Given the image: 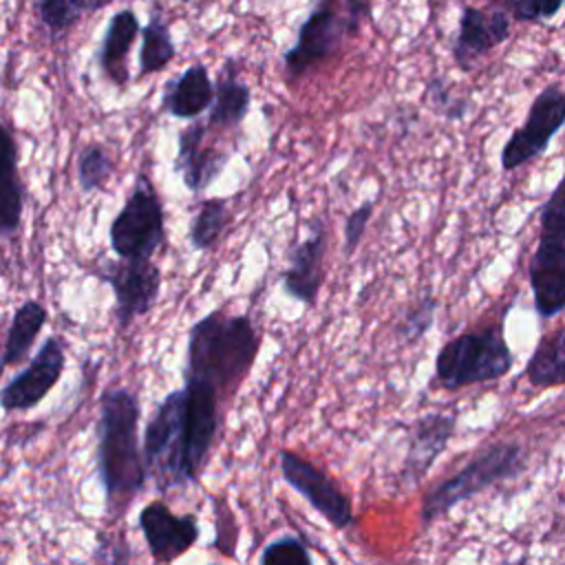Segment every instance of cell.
Masks as SVG:
<instances>
[{"mask_svg":"<svg viewBox=\"0 0 565 565\" xmlns=\"http://www.w3.org/2000/svg\"><path fill=\"white\" fill-rule=\"evenodd\" d=\"M141 406L135 391L110 386L99 397L97 419V477L106 492L108 508L137 497L148 468L143 446H139Z\"/></svg>","mask_w":565,"mask_h":565,"instance_id":"obj_1","label":"cell"},{"mask_svg":"<svg viewBox=\"0 0 565 565\" xmlns=\"http://www.w3.org/2000/svg\"><path fill=\"white\" fill-rule=\"evenodd\" d=\"M258 349L260 335L247 316L210 311L188 333L183 377L214 386L221 397L232 395L249 375Z\"/></svg>","mask_w":565,"mask_h":565,"instance_id":"obj_2","label":"cell"},{"mask_svg":"<svg viewBox=\"0 0 565 565\" xmlns=\"http://www.w3.org/2000/svg\"><path fill=\"white\" fill-rule=\"evenodd\" d=\"M369 18L371 0H313L311 11L298 26L294 46L282 55L287 79L296 82L335 55L349 38L360 33Z\"/></svg>","mask_w":565,"mask_h":565,"instance_id":"obj_3","label":"cell"},{"mask_svg":"<svg viewBox=\"0 0 565 565\" xmlns=\"http://www.w3.org/2000/svg\"><path fill=\"white\" fill-rule=\"evenodd\" d=\"M514 355L503 320L450 338L435 355V382L446 391L501 380L512 371Z\"/></svg>","mask_w":565,"mask_h":565,"instance_id":"obj_4","label":"cell"},{"mask_svg":"<svg viewBox=\"0 0 565 565\" xmlns=\"http://www.w3.org/2000/svg\"><path fill=\"white\" fill-rule=\"evenodd\" d=\"M525 470V452L516 441H499L479 450L463 468L450 477L437 481L422 499L419 523L422 527L433 525L446 516L455 505L481 494L494 483L514 479Z\"/></svg>","mask_w":565,"mask_h":565,"instance_id":"obj_5","label":"cell"},{"mask_svg":"<svg viewBox=\"0 0 565 565\" xmlns=\"http://www.w3.org/2000/svg\"><path fill=\"white\" fill-rule=\"evenodd\" d=\"M527 280L539 318L545 320L565 309V174L541 207Z\"/></svg>","mask_w":565,"mask_h":565,"instance_id":"obj_6","label":"cell"},{"mask_svg":"<svg viewBox=\"0 0 565 565\" xmlns=\"http://www.w3.org/2000/svg\"><path fill=\"white\" fill-rule=\"evenodd\" d=\"M108 241L117 258H152L166 245L163 205L148 174L137 177L110 223Z\"/></svg>","mask_w":565,"mask_h":565,"instance_id":"obj_7","label":"cell"},{"mask_svg":"<svg viewBox=\"0 0 565 565\" xmlns=\"http://www.w3.org/2000/svg\"><path fill=\"white\" fill-rule=\"evenodd\" d=\"M143 457L148 477L161 490L188 486L183 466V393H168L154 408L143 430Z\"/></svg>","mask_w":565,"mask_h":565,"instance_id":"obj_8","label":"cell"},{"mask_svg":"<svg viewBox=\"0 0 565 565\" xmlns=\"http://www.w3.org/2000/svg\"><path fill=\"white\" fill-rule=\"evenodd\" d=\"M565 126V90L556 84L545 86L530 104L527 115L519 128L505 139L501 148L503 172L519 170L543 154L554 135Z\"/></svg>","mask_w":565,"mask_h":565,"instance_id":"obj_9","label":"cell"},{"mask_svg":"<svg viewBox=\"0 0 565 565\" xmlns=\"http://www.w3.org/2000/svg\"><path fill=\"white\" fill-rule=\"evenodd\" d=\"M97 274L115 294V320L119 329H128L137 318L152 311L161 291V269L152 258L106 260Z\"/></svg>","mask_w":565,"mask_h":565,"instance_id":"obj_10","label":"cell"},{"mask_svg":"<svg viewBox=\"0 0 565 565\" xmlns=\"http://www.w3.org/2000/svg\"><path fill=\"white\" fill-rule=\"evenodd\" d=\"M280 472L285 483L291 486L305 501H309V505L335 530H347L353 523L351 499L327 472H322L309 459L294 450H280Z\"/></svg>","mask_w":565,"mask_h":565,"instance_id":"obj_11","label":"cell"},{"mask_svg":"<svg viewBox=\"0 0 565 565\" xmlns=\"http://www.w3.org/2000/svg\"><path fill=\"white\" fill-rule=\"evenodd\" d=\"M66 364V351L57 335H49L29 364L0 388V406L4 413L35 408L60 382Z\"/></svg>","mask_w":565,"mask_h":565,"instance_id":"obj_12","label":"cell"},{"mask_svg":"<svg viewBox=\"0 0 565 565\" xmlns=\"http://www.w3.org/2000/svg\"><path fill=\"white\" fill-rule=\"evenodd\" d=\"M510 20L512 18L505 9H481L466 4L461 9L457 33L450 46L455 64L466 73L472 71L483 55H488L492 49H497L510 38Z\"/></svg>","mask_w":565,"mask_h":565,"instance_id":"obj_13","label":"cell"},{"mask_svg":"<svg viewBox=\"0 0 565 565\" xmlns=\"http://www.w3.org/2000/svg\"><path fill=\"white\" fill-rule=\"evenodd\" d=\"M139 527L150 556L170 563L199 541V523L192 514H174L163 501H150L139 512Z\"/></svg>","mask_w":565,"mask_h":565,"instance_id":"obj_14","label":"cell"},{"mask_svg":"<svg viewBox=\"0 0 565 565\" xmlns=\"http://www.w3.org/2000/svg\"><path fill=\"white\" fill-rule=\"evenodd\" d=\"M324 252H327V225L322 218H313L309 234L291 249L289 265L282 271V289L298 302L316 305L324 280Z\"/></svg>","mask_w":565,"mask_h":565,"instance_id":"obj_15","label":"cell"},{"mask_svg":"<svg viewBox=\"0 0 565 565\" xmlns=\"http://www.w3.org/2000/svg\"><path fill=\"white\" fill-rule=\"evenodd\" d=\"M455 428H457V419L455 415H448V413H428L413 424L408 435L404 468L399 475L406 488L417 486L428 475L437 457L446 450L448 441L452 439Z\"/></svg>","mask_w":565,"mask_h":565,"instance_id":"obj_16","label":"cell"},{"mask_svg":"<svg viewBox=\"0 0 565 565\" xmlns=\"http://www.w3.org/2000/svg\"><path fill=\"white\" fill-rule=\"evenodd\" d=\"M205 132L207 126L194 121L179 132L177 143L174 168L181 174L183 185L194 194L207 190L227 163V152L205 146Z\"/></svg>","mask_w":565,"mask_h":565,"instance_id":"obj_17","label":"cell"},{"mask_svg":"<svg viewBox=\"0 0 565 565\" xmlns=\"http://www.w3.org/2000/svg\"><path fill=\"white\" fill-rule=\"evenodd\" d=\"M214 102V84L203 64L188 66L166 84L161 108L177 119H196Z\"/></svg>","mask_w":565,"mask_h":565,"instance_id":"obj_18","label":"cell"},{"mask_svg":"<svg viewBox=\"0 0 565 565\" xmlns=\"http://www.w3.org/2000/svg\"><path fill=\"white\" fill-rule=\"evenodd\" d=\"M137 33H139V20L132 9H121L110 15L99 53H97V62L104 75L115 86H124L128 82L126 57Z\"/></svg>","mask_w":565,"mask_h":565,"instance_id":"obj_19","label":"cell"},{"mask_svg":"<svg viewBox=\"0 0 565 565\" xmlns=\"http://www.w3.org/2000/svg\"><path fill=\"white\" fill-rule=\"evenodd\" d=\"M249 104H252L249 86L232 71V66H227L225 73L218 75V82L214 86V102L210 106L207 128H221V130L238 128L249 113Z\"/></svg>","mask_w":565,"mask_h":565,"instance_id":"obj_20","label":"cell"},{"mask_svg":"<svg viewBox=\"0 0 565 565\" xmlns=\"http://www.w3.org/2000/svg\"><path fill=\"white\" fill-rule=\"evenodd\" d=\"M46 320H49V311L42 302L24 300L15 309V313L9 322V331H7L4 347H2V353H0V362L4 366H13V364L22 362L29 355V351H31L35 338L40 335L42 327L46 324Z\"/></svg>","mask_w":565,"mask_h":565,"instance_id":"obj_21","label":"cell"},{"mask_svg":"<svg viewBox=\"0 0 565 565\" xmlns=\"http://www.w3.org/2000/svg\"><path fill=\"white\" fill-rule=\"evenodd\" d=\"M534 388H554L565 384V327L543 335L523 369Z\"/></svg>","mask_w":565,"mask_h":565,"instance_id":"obj_22","label":"cell"},{"mask_svg":"<svg viewBox=\"0 0 565 565\" xmlns=\"http://www.w3.org/2000/svg\"><path fill=\"white\" fill-rule=\"evenodd\" d=\"M177 55V49L172 44L170 26L161 18V11L154 9L150 13L148 24L141 31V49H139V73H159L161 68L168 66Z\"/></svg>","mask_w":565,"mask_h":565,"instance_id":"obj_23","label":"cell"},{"mask_svg":"<svg viewBox=\"0 0 565 565\" xmlns=\"http://www.w3.org/2000/svg\"><path fill=\"white\" fill-rule=\"evenodd\" d=\"M24 183L18 174V163L0 166V238L13 234L22 223Z\"/></svg>","mask_w":565,"mask_h":565,"instance_id":"obj_24","label":"cell"},{"mask_svg":"<svg viewBox=\"0 0 565 565\" xmlns=\"http://www.w3.org/2000/svg\"><path fill=\"white\" fill-rule=\"evenodd\" d=\"M227 225V203L225 199H205L192 223H190V243L194 249H212L221 238Z\"/></svg>","mask_w":565,"mask_h":565,"instance_id":"obj_25","label":"cell"},{"mask_svg":"<svg viewBox=\"0 0 565 565\" xmlns=\"http://www.w3.org/2000/svg\"><path fill=\"white\" fill-rule=\"evenodd\" d=\"M115 170L113 157L102 143H86L77 154V181L84 192L102 190Z\"/></svg>","mask_w":565,"mask_h":565,"instance_id":"obj_26","label":"cell"},{"mask_svg":"<svg viewBox=\"0 0 565 565\" xmlns=\"http://www.w3.org/2000/svg\"><path fill=\"white\" fill-rule=\"evenodd\" d=\"M86 7V0H35L40 22L53 33H66L77 24Z\"/></svg>","mask_w":565,"mask_h":565,"instance_id":"obj_27","label":"cell"},{"mask_svg":"<svg viewBox=\"0 0 565 565\" xmlns=\"http://www.w3.org/2000/svg\"><path fill=\"white\" fill-rule=\"evenodd\" d=\"M258 561L263 565H311V554L307 550V543L294 534H285L280 539L269 541Z\"/></svg>","mask_w":565,"mask_h":565,"instance_id":"obj_28","label":"cell"},{"mask_svg":"<svg viewBox=\"0 0 565 565\" xmlns=\"http://www.w3.org/2000/svg\"><path fill=\"white\" fill-rule=\"evenodd\" d=\"M437 309H439V302H437L433 296L417 300V302L404 313V318L399 320V324H397V335H399L406 344H413V342L422 340V338L428 333V329L433 327Z\"/></svg>","mask_w":565,"mask_h":565,"instance_id":"obj_29","label":"cell"},{"mask_svg":"<svg viewBox=\"0 0 565 565\" xmlns=\"http://www.w3.org/2000/svg\"><path fill=\"white\" fill-rule=\"evenodd\" d=\"M426 95L428 102L433 104V108H437L446 119H461L468 113V102L459 95H455L444 79L433 77L426 86Z\"/></svg>","mask_w":565,"mask_h":565,"instance_id":"obj_30","label":"cell"},{"mask_svg":"<svg viewBox=\"0 0 565 565\" xmlns=\"http://www.w3.org/2000/svg\"><path fill=\"white\" fill-rule=\"evenodd\" d=\"M371 216H373V201H364L349 212V216L344 221V252L347 254H353L355 247L360 245Z\"/></svg>","mask_w":565,"mask_h":565,"instance_id":"obj_31","label":"cell"},{"mask_svg":"<svg viewBox=\"0 0 565 565\" xmlns=\"http://www.w3.org/2000/svg\"><path fill=\"white\" fill-rule=\"evenodd\" d=\"M563 7H565V0H539V18H541V22L556 18Z\"/></svg>","mask_w":565,"mask_h":565,"instance_id":"obj_32","label":"cell"},{"mask_svg":"<svg viewBox=\"0 0 565 565\" xmlns=\"http://www.w3.org/2000/svg\"><path fill=\"white\" fill-rule=\"evenodd\" d=\"M106 0H90V7H99V4H104Z\"/></svg>","mask_w":565,"mask_h":565,"instance_id":"obj_33","label":"cell"}]
</instances>
